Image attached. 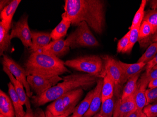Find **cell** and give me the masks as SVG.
<instances>
[{"mask_svg": "<svg viewBox=\"0 0 157 117\" xmlns=\"http://www.w3.org/2000/svg\"><path fill=\"white\" fill-rule=\"evenodd\" d=\"M65 42L66 45L72 49L80 47H97L100 45L85 22L78 24L75 30L68 36Z\"/></svg>", "mask_w": 157, "mask_h": 117, "instance_id": "obj_6", "label": "cell"}, {"mask_svg": "<svg viewBox=\"0 0 157 117\" xmlns=\"http://www.w3.org/2000/svg\"><path fill=\"white\" fill-rule=\"evenodd\" d=\"M0 117H5L3 115H2V114H0Z\"/></svg>", "mask_w": 157, "mask_h": 117, "instance_id": "obj_46", "label": "cell"}, {"mask_svg": "<svg viewBox=\"0 0 157 117\" xmlns=\"http://www.w3.org/2000/svg\"><path fill=\"white\" fill-rule=\"evenodd\" d=\"M146 97L147 105L157 102V87L146 90Z\"/></svg>", "mask_w": 157, "mask_h": 117, "instance_id": "obj_35", "label": "cell"}, {"mask_svg": "<svg viewBox=\"0 0 157 117\" xmlns=\"http://www.w3.org/2000/svg\"><path fill=\"white\" fill-rule=\"evenodd\" d=\"M157 79V68H153L148 71H145L140 77L137 84H144L148 86L149 82Z\"/></svg>", "mask_w": 157, "mask_h": 117, "instance_id": "obj_30", "label": "cell"}, {"mask_svg": "<svg viewBox=\"0 0 157 117\" xmlns=\"http://www.w3.org/2000/svg\"><path fill=\"white\" fill-rule=\"evenodd\" d=\"M157 64V54H156V56H155L153 59L148 62L146 66H145V71H149L150 70L151 68H153L154 67H155Z\"/></svg>", "mask_w": 157, "mask_h": 117, "instance_id": "obj_37", "label": "cell"}, {"mask_svg": "<svg viewBox=\"0 0 157 117\" xmlns=\"http://www.w3.org/2000/svg\"><path fill=\"white\" fill-rule=\"evenodd\" d=\"M143 112L148 117H157V104H148L144 108Z\"/></svg>", "mask_w": 157, "mask_h": 117, "instance_id": "obj_36", "label": "cell"}, {"mask_svg": "<svg viewBox=\"0 0 157 117\" xmlns=\"http://www.w3.org/2000/svg\"><path fill=\"white\" fill-rule=\"evenodd\" d=\"M139 28L140 27H135V28L130 29L129 44L125 51V53L127 54L130 53L135 44L139 40Z\"/></svg>", "mask_w": 157, "mask_h": 117, "instance_id": "obj_32", "label": "cell"}, {"mask_svg": "<svg viewBox=\"0 0 157 117\" xmlns=\"http://www.w3.org/2000/svg\"><path fill=\"white\" fill-rule=\"evenodd\" d=\"M2 69L3 71L6 73L7 75L8 76L10 82L12 83L14 86V89L15 90L16 92L17 93L18 97L21 101V103L22 105H25L26 109L31 108V103L30 102L29 97L27 96L26 91L24 90V87L19 81L17 80L15 77H14L13 75L10 73L9 70L5 66L2 65Z\"/></svg>", "mask_w": 157, "mask_h": 117, "instance_id": "obj_14", "label": "cell"}, {"mask_svg": "<svg viewBox=\"0 0 157 117\" xmlns=\"http://www.w3.org/2000/svg\"><path fill=\"white\" fill-rule=\"evenodd\" d=\"M143 21H146L153 29V34L157 31V9H150L145 11Z\"/></svg>", "mask_w": 157, "mask_h": 117, "instance_id": "obj_31", "label": "cell"}, {"mask_svg": "<svg viewBox=\"0 0 157 117\" xmlns=\"http://www.w3.org/2000/svg\"><path fill=\"white\" fill-rule=\"evenodd\" d=\"M63 82L58 83L40 95L32 97L31 103L35 108L54 101L67 92L78 89L88 90L97 84L100 78L88 74H73L62 77Z\"/></svg>", "mask_w": 157, "mask_h": 117, "instance_id": "obj_2", "label": "cell"}, {"mask_svg": "<svg viewBox=\"0 0 157 117\" xmlns=\"http://www.w3.org/2000/svg\"><path fill=\"white\" fill-rule=\"evenodd\" d=\"M157 42V31L156 33H154L150 38L149 39V41H148V43H154V42Z\"/></svg>", "mask_w": 157, "mask_h": 117, "instance_id": "obj_42", "label": "cell"}, {"mask_svg": "<svg viewBox=\"0 0 157 117\" xmlns=\"http://www.w3.org/2000/svg\"><path fill=\"white\" fill-rule=\"evenodd\" d=\"M129 34L130 31L119 40L117 47V52L118 53H125L129 44Z\"/></svg>", "mask_w": 157, "mask_h": 117, "instance_id": "obj_33", "label": "cell"}, {"mask_svg": "<svg viewBox=\"0 0 157 117\" xmlns=\"http://www.w3.org/2000/svg\"><path fill=\"white\" fill-rule=\"evenodd\" d=\"M0 114L5 117H16L11 99L1 90H0Z\"/></svg>", "mask_w": 157, "mask_h": 117, "instance_id": "obj_19", "label": "cell"}, {"mask_svg": "<svg viewBox=\"0 0 157 117\" xmlns=\"http://www.w3.org/2000/svg\"><path fill=\"white\" fill-rule=\"evenodd\" d=\"M141 73H138L128 80L123 88L121 99H125L134 95L137 88V82L140 77Z\"/></svg>", "mask_w": 157, "mask_h": 117, "instance_id": "obj_25", "label": "cell"}, {"mask_svg": "<svg viewBox=\"0 0 157 117\" xmlns=\"http://www.w3.org/2000/svg\"><path fill=\"white\" fill-rule=\"evenodd\" d=\"M66 67L84 72L98 78H104L106 72L104 60L97 55H85L65 62Z\"/></svg>", "mask_w": 157, "mask_h": 117, "instance_id": "obj_4", "label": "cell"}, {"mask_svg": "<svg viewBox=\"0 0 157 117\" xmlns=\"http://www.w3.org/2000/svg\"><path fill=\"white\" fill-rule=\"evenodd\" d=\"M70 50V48L66 45L65 39L63 38L53 40L40 50L51 53L60 58L67 54Z\"/></svg>", "mask_w": 157, "mask_h": 117, "instance_id": "obj_15", "label": "cell"}, {"mask_svg": "<svg viewBox=\"0 0 157 117\" xmlns=\"http://www.w3.org/2000/svg\"><path fill=\"white\" fill-rule=\"evenodd\" d=\"M21 2V0H13L0 13L1 22L9 30L12 27V18Z\"/></svg>", "mask_w": 157, "mask_h": 117, "instance_id": "obj_16", "label": "cell"}, {"mask_svg": "<svg viewBox=\"0 0 157 117\" xmlns=\"http://www.w3.org/2000/svg\"><path fill=\"white\" fill-rule=\"evenodd\" d=\"M92 117H101V116L100 114V112H98V113H97L96 115H94V116H93Z\"/></svg>", "mask_w": 157, "mask_h": 117, "instance_id": "obj_44", "label": "cell"}, {"mask_svg": "<svg viewBox=\"0 0 157 117\" xmlns=\"http://www.w3.org/2000/svg\"><path fill=\"white\" fill-rule=\"evenodd\" d=\"M151 2V6L152 9H157V1H152Z\"/></svg>", "mask_w": 157, "mask_h": 117, "instance_id": "obj_43", "label": "cell"}, {"mask_svg": "<svg viewBox=\"0 0 157 117\" xmlns=\"http://www.w3.org/2000/svg\"><path fill=\"white\" fill-rule=\"evenodd\" d=\"M115 83L108 73H106L103 78V84L102 87V102L107 99L112 98L114 94Z\"/></svg>", "mask_w": 157, "mask_h": 117, "instance_id": "obj_24", "label": "cell"}, {"mask_svg": "<svg viewBox=\"0 0 157 117\" xmlns=\"http://www.w3.org/2000/svg\"><path fill=\"white\" fill-rule=\"evenodd\" d=\"M71 24V21L66 12L63 13L61 21L51 32L52 39L56 40L65 37Z\"/></svg>", "mask_w": 157, "mask_h": 117, "instance_id": "obj_18", "label": "cell"}, {"mask_svg": "<svg viewBox=\"0 0 157 117\" xmlns=\"http://www.w3.org/2000/svg\"><path fill=\"white\" fill-rule=\"evenodd\" d=\"M68 117H74V116H73V114H72V115H70V116H69Z\"/></svg>", "mask_w": 157, "mask_h": 117, "instance_id": "obj_47", "label": "cell"}, {"mask_svg": "<svg viewBox=\"0 0 157 117\" xmlns=\"http://www.w3.org/2000/svg\"><path fill=\"white\" fill-rule=\"evenodd\" d=\"M32 47L30 49L32 53L41 50L50 43L51 33L32 31Z\"/></svg>", "mask_w": 157, "mask_h": 117, "instance_id": "obj_17", "label": "cell"}, {"mask_svg": "<svg viewBox=\"0 0 157 117\" xmlns=\"http://www.w3.org/2000/svg\"><path fill=\"white\" fill-rule=\"evenodd\" d=\"M101 57L104 60L106 72L108 73L114 82L115 90L114 95L119 97L121 89V81L122 75L121 69L119 62L108 55H102Z\"/></svg>", "mask_w": 157, "mask_h": 117, "instance_id": "obj_10", "label": "cell"}, {"mask_svg": "<svg viewBox=\"0 0 157 117\" xmlns=\"http://www.w3.org/2000/svg\"><path fill=\"white\" fill-rule=\"evenodd\" d=\"M143 112L139 111L137 109L130 112L127 115L126 117H141V114Z\"/></svg>", "mask_w": 157, "mask_h": 117, "instance_id": "obj_39", "label": "cell"}, {"mask_svg": "<svg viewBox=\"0 0 157 117\" xmlns=\"http://www.w3.org/2000/svg\"><path fill=\"white\" fill-rule=\"evenodd\" d=\"M147 2L146 0L142 1L139 9L135 14V16L133 18L132 25L130 27V29L135 28V27H140V25H141L143 20L144 17V14H145L144 9L146 6Z\"/></svg>", "mask_w": 157, "mask_h": 117, "instance_id": "obj_29", "label": "cell"}, {"mask_svg": "<svg viewBox=\"0 0 157 117\" xmlns=\"http://www.w3.org/2000/svg\"><path fill=\"white\" fill-rule=\"evenodd\" d=\"M8 92L10 97L11 99L15 111L16 117H23L25 114L22 104L18 97L17 93L16 92L14 86L11 82L8 84Z\"/></svg>", "mask_w": 157, "mask_h": 117, "instance_id": "obj_21", "label": "cell"}, {"mask_svg": "<svg viewBox=\"0 0 157 117\" xmlns=\"http://www.w3.org/2000/svg\"><path fill=\"white\" fill-rule=\"evenodd\" d=\"M116 100L117 99L114 95L112 98L102 102L101 110L99 112L101 117H113Z\"/></svg>", "mask_w": 157, "mask_h": 117, "instance_id": "obj_27", "label": "cell"}, {"mask_svg": "<svg viewBox=\"0 0 157 117\" xmlns=\"http://www.w3.org/2000/svg\"><path fill=\"white\" fill-rule=\"evenodd\" d=\"M27 80L31 90L36 95H40L55 86L63 80L59 76L44 77L38 75H31L27 76Z\"/></svg>", "mask_w": 157, "mask_h": 117, "instance_id": "obj_8", "label": "cell"}, {"mask_svg": "<svg viewBox=\"0 0 157 117\" xmlns=\"http://www.w3.org/2000/svg\"><path fill=\"white\" fill-rule=\"evenodd\" d=\"M2 57V65L5 66L8 68L10 73L15 77L16 79L19 81L23 85L27 96L29 98H32L33 92L31 90L29 85L28 84L27 76L24 68L21 67L17 62L13 60L12 58L6 54H3Z\"/></svg>", "mask_w": 157, "mask_h": 117, "instance_id": "obj_9", "label": "cell"}, {"mask_svg": "<svg viewBox=\"0 0 157 117\" xmlns=\"http://www.w3.org/2000/svg\"><path fill=\"white\" fill-rule=\"evenodd\" d=\"M10 30L6 29L0 22V55L3 56L4 52L11 50V39Z\"/></svg>", "mask_w": 157, "mask_h": 117, "instance_id": "obj_23", "label": "cell"}, {"mask_svg": "<svg viewBox=\"0 0 157 117\" xmlns=\"http://www.w3.org/2000/svg\"><path fill=\"white\" fill-rule=\"evenodd\" d=\"M23 117H45V113L40 107L26 109L25 115Z\"/></svg>", "mask_w": 157, "mask_h": 117, "instance_id": "obj_34", "label": "cell"}, {"mask_svg": "<svg viewBox=\"0 0 157 117\" xmlns=\"http://www.w3.org/2000/svg\"><path fill=\"white\" fill-rule=\"evenodd\" d=\"M28 16L25 14L15 22L13 23L10 33V39L18 38L26 48L32 47V31L28 23Z\"/></svg>", "mask_w": 157, "mask_h": 117, "instance_id": "obj_7", "label": "cell"}, {"mask_svg": "<svg viewBox=\"0 0 157 117\" xmlns=\"http://www.w3.org/2000/svg\"><path fill=\"white\" fill-rule=\"evenodd\" d=\"M12 1L10 0H1L0 1V12H1L6 6H8Z\"/></svg>", "mask_w": 157, "mask_h": 117, "instance_id": "obj_38", "label": "cell"}, {"mask_svg": "<svg viewBox=\"0 0 157 117\" xmlns=\"http://www.w3.org/2000/svg\"><path fill=\"white\" fill-rule=\"evenodd\" d=\"M23 67L27 76L35 75L53 77L71 73L65 66V62L60 58L41 50L32 53Z\"/></svg>", "mask_w": 157, "mask_h": 117, "instance_id": "obj_3", "label": "cell"}, {"mask_svg": "<svg viewBox=\"0 0 157 117\" xmlns=\"http://www.w3.org/2000/svg\"><path fill=\"white\" fill-rule=\"evenodd\" d=\"M153 35V29L146 21H143L139 30V40L141 46H144L148 44V41Z\"/></svg>", "mask_w": 157, "mask_h": 117, "instance_id": "obj_26", "label": "cell"}, {"mask_svg": "<svg viewBox=\"0 0 157 117\" xmlns=\"http://www.w3.org/2000/svg\"><path fill=\"white\" fill-rule=\"evenodd\" d=\"M94 89L89 91L83 100L76 106L73 112L74 117H83L89 110L94 96Z\"/></svg>", "mask_w": 157, "mask_h": 117, "instance_id": "obj_20", "label": "cell"}, {"mask_svg": "<svg viewBox=\"0 0 157 117\" xmlns=\"http://www.w3.org/2000/svg\"><path fill=\"white\" fill-rule=\"evenodd\" d=\"M157 54V42L151 43L145 53L139 58L137 62H144L146 64L151 61Z\"/></svg>", "mask_w": 157, "mask_h": 117, "instance_id": "obj_28", "label": "cell"}, {"mask_svg": "<svg viewBox=\"0 0 157 117\" xmlns=\"http://www.w3.org/2000/svg\"><path fill=\"white\" fill-rule=\"evenodd\" d=\"M103 78L98 80L94 88V94L89 110L83 117H92L99 112L102 104V90Z\"/></svg>", "mask_w": 157, "mask_h": 117, "instance_id": "obj_13", "label": "cell"}, {"mask_svg": "<svg viewBox=\"0 0 157 117\" xmlns=\"http://www.w3.org/2000/svg\"><path fill=\"white\" fill-rule=\"evenodd\" d=\"M141 117H148L143 112H142V114H141Z\"/></svg>", "mask_w": 157, "mask_h": 117, "instance_id": "obj_45", "label": "cell"}, {"mask_svg": "<svg viewBox=\"0 0 157 117\" xmlns=\"http://www.w3.org/2000/svg\"><path fill=\"white\" fill-rule=\"evenodd\" d=\"M153 68H157V64L156 65V66H155V67H154Z\"/></svg>", "mask_w": 157, "mask_h": 117, "instance_id": "obj_48", "label": "cell"}, {"mask_svg": "<svg viewBox=\"0 0 157 117\" xmlns=\"http://www.w3.org/2000/svg\"><path fill=\"white\" fill-rule=\"evenodd\" d=\"M148 87L149 89L157 87V79L152 80L151 82H149Z\"/></svg>", "mask_w": 157, "mask_h": 117, "instance_id": "obj_41", "label": "cell"}, {"mask_svg": "<svg viewBox=\"0 0 157 117\" xmlns=\"http://www.w3.org/2000/svg\"><path fill=\"white\" fill-rule=\"evenodd\" d=\"M83 94V90L78 89L67 92L60 97L50 104L47 109L53 115H66L73 114L74 109L77 105Z\"/></svg>", "mask_w": 157, "mask_h": 117, "instance_id": "obj_5", "label": "cell"}, {"mask_svg": "<svg viewBox=\"0 0 157 117\" xmlns=\"http://www.w3.org/2000/svg\"><path fill=\"white\" fill-rule=\"evenodd\" d=\"M144 84H137V88L134 94V99L137 110L143 112L144 108L147 105L146 97V88Z\"/></svg>", "mask_w": 157, "mask_h": 117, "instance_id": "obj_22", "label": "cell"}, {"mask_svg": "<svg viewBox=\"0 0 157 117\" xmlns=\"http://www.w3.org/2000/svg\"><path fill=\"white\" fill-rule=\"evenodd\" d=\"M136 109L134 95L125 99L118 98L115 103L113 117H126L127 115Z\"/></svg>", "mask_w": 157, "mask_h": 117, "instance_id": "obj_11", "label": "cell"}, {"mask_svg": "<svg viewBox=\"0 0 157 117\" xmlns=\"http://www.w3.org/2000/svg\"><path fill=\"white\" fill-rule=\"evenodd\" d=\"M64 9L71 21L77 26L85 22L96 33L101 35L105 25V5L102 0H66Z\"/></svg>", "mask_w": 157, "mask_h": 117, "instance_id": "obj_1", "label": "cell"}, {"mask_svg": "<svg viewBox=\"0 0 157 117\" xmlns=\"http://www.w3.org/2000/svg\"><path fill=\"white\" fill-rule=\"evenodd\" d=\"M45 117H68V116L66 115H59V116H56V115H53L51 112H49L48 110L46 109L45 112Z\"/></svg>", "mask_w": 157, "mask_h": 117, "instance_id": "obj_40", "label": "cell"}, {"mask_svg": "<svg viewBox=\"0 0 157 117\" xmlns=\"http://www.w3.org/2000/svg\"><path fill=\"white\" fill-rule=\"evenodd\" d=\"M118 62L121 66L122 72L121 81V88L122 86L128 81L129 78L142 72L143 69L146 65V63L144 62H137L134 64H128L124 63L121 60H119Z\"/></svg>", "mask_w": 157, "mask_h": 117, "instance_id": "obj_12", "label": "cell"}]
</instances>
